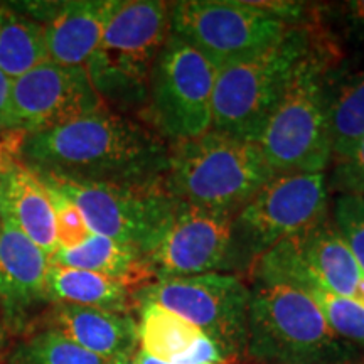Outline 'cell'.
<instances>
[{
  "instance_id": "1",
  "label": "cell",
  "mask_w": 364,
  "mask_h": 364,
  "mask_svg": "<svg viewBox=\"0 0 364 364\" xmlns=\"http://www.w3.org/2000/svg\"><path fill=\"white\" fill-rule=\"evenodd\" d=\"M169 142L107 108L21 136L16 161L31 171L80 182L147 184L164 179Z\"/></svg>"
},
{
  "instance_id": "2",
  "label": "cell",
  "mask_w": 364,
  "mask_h": 364,
  "mask_svg": "<svg viewBox=\"0 0 364 364\" xmlns=\"http://www.w3.org/2000/svg\"><path fill=\"white\" fill-rule=\"evenodd\" d=\"M338 58L334 46L317 33L294 70L284 97L257 140L273 174H318L331 164L327 105Z\"/></svg>"
},
{
  "instance_id": "3",
  "label": "cell",
  "mask_w": 364,
  "mask_h": 364,
  "mask_svg": "<svg viewBox=\"0 0 364 364\" xmlns=\"http://www.w3.org/2000/svg\"><path fill=\"white\" fill-rule=\"evenodd\" d=\"M356 349L327 324L311 295L282 284L250 289L245 356L257 364H339Z\"/></svg>"
},
{
  "instance_id": "4",
  "label": "cell",
  "mask_w": 364,
  "mask_h": 364,
  "mask_svg": "<svg viewBox=\"0 0 364 364\" xmlns=\"http://www.w3.org/2000/svg\"><path fill=\"white\" fill-rule=\"evenodd\" d=\"M272 176L257 144L208 130L171 144L164 181L176 201L236 215Z\"/></svg>"
},
{
  "instance_id": "5",
  "label": "cell",
  "mask_w": 364,
  "mask_h": 364,
  "mask_svg": "<svg viewBox=\"0 0 364 364\" xmlns=\"http://www.w3.org/2000/svg\"><path fill=\"white\" fill-rule=\"evenodd\" d=\"M317 33L304 22L292 26L265 51L218 71L211 130L257 144Z\"/></svg>"
},
{
  "instance_id": "6",
  "label": "cell",
  "mask_w": 364,
  "mask_h": 364,
  "mask_svg": "<svg viewBox=\"0 0 364 364\" xmlns=\"http://www.w3.org/2000/svg\"><path fill=\"white\" fill-rule=\"evenodd\" d=\"M169 36L171 2L122 0L85 66L103 103L129 107L147 100L150 73Z\"/></svg>"
},
{
  "instance_id": "7",
  "label": "cell",
  "mask_w": 364,
  "mask_h": 364,
  "mask_svg": "<svg viewBox=\"0 0 364 364\" xmlns=\"http://www.w3.org/2000/svg\"><path fill=\"white\" fill-rule=\"evenodd\" d=\"M33 172L76 204L91 233L115 240L144 258L157 245L177 204L164 179L147 184H100Z\"/></svg>"
},
{
  "instance_id": "8",
  "label": "cell",
  "mask_w": 364,
  "mask_h": 364,
  "mask_svg": "<svg viewBox=\"0 0 364 364\" xmlns=\"http://www.w3.org/2000/svg\"><path fill=\"white\" fill-rule=\"evenodd\" d=\"M290 27L268 2H171V33L203 53L218 70L265 51Z\"/></svg>"
},
{
  "instance_id": "9",
  "label": "cell",
  "mask_w": 364,
  "mask_h": 364,
  "mask_svg": "<svg viewBox=\"0 0 364 364\" xmlns=\"http://www.w3.org/2000/svg\"><path fill=\"white\" fill-rule=\"evenodd\" d=\"M218 71L203 53L171 33L154 63L145 100L154 130L169 145L211 130Z\"/></svg>"
},
{
  "instance_id": "10",
  "label": "cell",
  "mask_w": 364,
  "mask_h": 364,
  "mask_svg": "<svg viewBox=\"0 0 364 364\" xmlns=\"http://www.w3.org/2000/svg\"><path fill=\"white\" fill-rule=\"evenodd\" d=\"M324 172L273 174L233 218L235 270L253 263L287 236L329 215Z\"/></svg>"
},
{
  "instance_id": "11",
  "label": "cell",
  "mask_w": 364,
  "mask_h": 364,
  "mask_svg": "<svg viewBox=\"0 0 364 364\" xmlns=\"http://www.w3.org/2000/svg\"><path fill=\"white\" fill-rule=\"evenodd\" d=\"M136 307L142 304L174 312L198 327L215 343L228 361L245 356L250 287L231 273H203L161 279L134 292Z\"/></svg>"
},
{
  "instance_id": "12",
  "label": "cell",
  "mask_w": 364,
  "mask_h": 364,
  "mask_svg": "<svg viewBox=\"0 0 364 364\" xmlns=\"http://www.w3.org/2000/svg\"><path fill=\"white\" fill-rule=\"evenodd\" d=\"M233 218L177 201L162 236L145 257L154 280L235 270Z\"/></svg>"
},
{
  "instance_id": "13",
  "label": "cell",
  "mask_w": 364,
  "mask_h": 364,
  "mask_svg": "<svg viewBox=\"0 0 364 364\" xmlns=\"http://www.w3.org/2000/svg\"><path fill=\"white\" fill-rule=\"evenodd\" d=\"M12 134L26 135L68 124L107 108L83 66H61L53 61L12 80Z\"/></svg>"
},
{
  "instance_id": "14",
  "label": "cell",
  "mask_w": 364,
  "mask_h": 364,
  "mask_svg": "<svg viewBox=\"0 0 364 364\" xmlns=\"http://www.w3.org/2000/svg\"><path fill=\"white\" fill-rule=\"evenodd\" d=\"M17 7L44 31L49 61L61 66H86L98 49L108 22L122 0L27 2Z\"/></svg>"
},
{
  "instance_id": "15",
  "label": "cell",
  "mask_w": 364,
  "mask_h": 364,
  "mask_svg": "<svg viewBox=\"0 0 364 364\" xmlns=\"http://www.w3.org/2000/svg\"><path fill=\"white\" fill-rule=\"evenodd\" d=\"M49 327L105 361L135 354L139 349V322L129 312L54 304Z\"/></svg>"
},
{
  "instance_id": "16",
  "label": "cell",
  "mask_w": 364,
  "mask_h": 364,
  "mask_svg": "<svg viewBox=\"0 0 364 364\" xmlns=\"http://www.w3.org/2000/svg\"><path fill=\"white\" fill-rule=\"evenodd\" d=\"M0 215L12 221L51 258L58 250L51 196L29 167L19 161L0 174Z\"/></svg>"
},
{
  "instance_id": "17",
  "label": "cell",
  "mask_w": 364,
  "mask_h": 364,
  "mask_svg": "<svg viewBox=\"0 0 364 364\" xmlns=\"http://www.w3.org/2000/svg\"><path fill=\"white\" fill-rule=\"evenodd\" d=\"M0 220V304L22 311L46 300L49 258L12 221Z\"/></svg>"
},
{
  "instance_id": "18",
  "label": "cell",
  "mask_w": 364,
  "mask_h": 364,
  "mask_svg": "<svg viewBox=\"0 0 364 364\" xmlns=\"http://www.w3.org/2000/svg\"><path fill=\"white\" fill-rule=\"evenodd\" d=\"M134 292L124 282L80 268L49 263L46 275V300L53 304L129 312Z\"/></svg>"
},
{
  "instance_id": "19",
  "label": "cell",
  "mask_w": 364,
  "mask_h": 364,
  "mask_svg": "<svg viewBox=\"0 0 364 364\" xmlns=\"http://www.w3.org/2000/svg\"><path fill=\"white\" fill-rule=\"evenodd\" d=\"M49 263L102 273L124 282L134 290L154 280L142 255L115 240L97 233H91L90 238L80 247L56 250V253L49 258Z\"/></svg>"
},
{
  "instance_id": "20",
  "label": "cell",
  "mask_w": 364,
  "mask_h": 364,
  "mask_svg": "<svg viewBox=\"0 0 364 364\" xmlns=\"http://www.w3.org/2000/svg\"><path fill=\"white\" fill-rule=\"evenodd\" d=\"M139 349L149 356L172 364H189L191 354L203 332L174 312L156 306H139Z\"/></svg>"
},
{
  "instance_id": "21",
  "label": "cell",
  "mask_w": 364,
  "mask_h": 364,
  "mask_svg": "<svg viewBox=\"0 0 364 364\" xmlns=\"http://www.w3.org/2000/svg\"><path fill=\"white\" fill-rule=\"evenodd\" d=\"M327 120L331 162H343L364 139V73H356L338 83L331 81Z\"/></svg>"
},
{
  "instance_id": "22",
  "label": "cell",
  "mask_w": 364,
  "mask_h": 364,
  "mask_svg": "<svg viewBox=\"0 0 364 364\" xmlns=\"http://www.w3.org/2000/svg\"><path fill=\"white\" fill-rule=\"evenodd\" d=\"M46 61L43 26L16 7L0 4V71L16 80Z\"/></svg>"
},
{
  "instance_id": "23",
  "label": "cell",
  "mask_w": 364,
  "mask_h": 364,
  "mask_svg": "<svg viewBox=\"0 0 364 364\" xmlns=\"http://www.w3.org/2000/svg\"><path fill=\"white\" fill-rule=\"evenodd\" d=\"M4 364H107V361L81 349L53 327H46L14 346Z\"/></svg>"
},
{
  "instance_id": "24",
  "label": "cell",
  "mask_w": 364,
  "mask_h": 364,
  "mask_svg": "<svg viewBox=\"0 0 364 364\" xmlns=\"http://www.w3.org/2000/svg\"><path fill=\"white\" fill-rule=\"evenodd\" d=\"M306 294L316 300L327 324L341 339L364 348V304L318 289H311Z\"/></svg>"
},
{
  "instance_id": "25",
  "label": "cell",
  "mask_w": 364,
  "mask_h": 364,
  "mask_svg": "<svg viewBox=\"0 0 364 364\" xmlns=\"http://www.w3.org/2000/svg\"><path fill=\"white\" fill-rule=\"evenodd\" d=\"M331 218L364 273V198L341 194Z\"/></svg>"
},
{
  "instance_id": "26",
  "label": "cell",
  "mask_w": 364,
  "mask_h": 364,
  "mask_svg": "<svg viewBox=\"0 0 364 364\" xmlns=\"http://www.w3.org/2000/svg\"><path fill=\"white\" fill-rule=\"evenodd\" d=\"M44 184V182H43ZM46 186V184H44ZM51 196V203L54 209V223H56V241L58 250H70L80 247L91 236V230L86 225L83 215L76 204L70 201L66 196L59 191L46 186Z\"/></svg>"
},
{
  "instance_id": "27",
  "label": "cell",
  "mask_w": 364,
  "mask_h": 364,
  "mask_svg": "<svg viewBox=\"0 0 364 364\" xmlns=\"http://www.w3.org/2000/svg\"><path fill=\"white\" fill-rule=\"evenodd\" d=\"M332 186L343 194L364 198V139L346 161L334 164Z\"/></svg>"
},
{
  "instance_id": "28",
  "label": "cell",
  "mask_w": 364,
  "mask_h": 364,
  "mask_svg": "<svg viewBox=\"0 0 364 364\" xmlns=\"http://www.w3.org/2000/svg\"><path fill=\"white\" fill-rule=\"evenodd\" d=\"M341 19L351 27L353 31L364 33V0H349L338 6Z\"/></svg>"
},
{
  "instance_id": "29",
  "label": "cell",
  "mask_w": 364,
  "mask_h": 364,
  "mask_svg": "<svg viewBox=\"0 0 364 364\" xmlns=\"http://www.w3.org/2000/svg\"><path fill=\"white\" fill-rule=\"evenodd\" d=\"M11 83L12 80L7 78V76L0 71V132H2V134H12L11 108H9Z\"/></svg>"
},
{
  "instance_id": "30",
  "label": "cell",
  "mask_w": 364,
  "mask_h": 364,
  "mask_svg": "<svg viewBox=\"0 0 364 364\" xmlns=\"http://www.w3.org/2000/svg\"><path fill=\"white\" fill-rule=\"evenodd\" d=\"M21 136L22 135L2 134V132H0V174L7 169L9 164L16 161L17 145H12V142L19 144Z\"/></svg>"
},
{
  "instance_id": "31",
  "label": "cell",
  "mask_w": 364,
  "mask_h": 364,
  "mask_svg": "<svg viewBox=\"0 0 364 364\" xmlns=\"http://www.w3.org/2000/svg\"><path fill=\"white\" fill-rule=\"evenodd\" d=\"M135 363L136 364H172V363H166V361H161V359H156L152 356H149V354H145L144 351H140V349H136L135 354Z\"/></svg>"
},
{
  "instance_id": "32",
  "label": "cell",
  "mask_w": 364,
  "mask_h": 364,
  "mask_svg": "<svg viewBox=\"0 0 364 364\" xmlns=\"http://www.w3.org/2000/svg\"><path fill=\"white\" fill-rule=\"evenodd\" d=\"M107 364H136V363H135L134 354H129V356H120V358L110 359V361H107Z\"/></svg>"
},
{
  "instance_id": "33",
  "label": "cell",
  "mask_w": 364,
  "mask_h": 364,
  "mask_svg": "<svg viewBox=\"0 0 364 364\" xmlns=\"http://www.w3.org/2000/svg\"><path fill=\"white\" fill-rule=\"evenodd\" d=\"M4 341H6V327H4V321H2V314H0V348H2Z\"/></svg>"
},
{
  "instance_id": "34",
  "label": "cell",
  "mask_w": 364,
  "mask_h": 364,
  "mask_svg": "<svg viewBox=\"0 0 364 364\" xmlns=\"http://www.w3.org/2000/svg\"><path fill=\"white\" fill-rule=\"evenodd\" d=\"M339 364H364V359H356V361H349V363H339Z\"/></svg>"
},
{
  "instance_id": "35",
  "label": "cell",
  "mask_w": 364,
  "mask_h": 364,
  "mask_svg": "<svg viewBox=\"0 0 364 364\" xmlns=\"http://www.w3.org/2000/svg\"><path fill=\"white\" fill-rule=\"evenodd\" d=\"M0 225H2V220H0Z\"/></svg>"
}]
</instances>
